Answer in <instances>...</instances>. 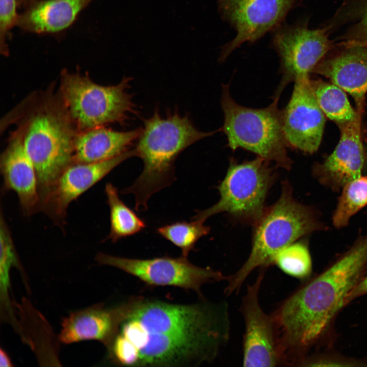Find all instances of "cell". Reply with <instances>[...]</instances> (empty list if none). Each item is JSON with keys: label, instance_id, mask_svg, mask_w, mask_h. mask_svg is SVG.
Instances as JSON below:
<instances>
[{"label": "cell", "instance_id": "cell-18", "mask_svg": "<svg viewBox=\"0 0 367 367\" xmlns=\"http://www.w3.org/2000/svg\"><path fill=\"white\" fill-rule=\"evenodd\" d=\"M93 0H30L16 25L36 34H54L69 27Z\"/></svg>", "mask_w": 367, "mask_h": 367}, {"label": "cell", "instance_id": "cell-21", "mask_svg": "<svg viewBox=\"0 0 367 367\" xmlns=\"http://www.w3.org/2000/svg\"><path fill=\"white\" fill-rule=\"evenodd\" d=\"M105 193L110 209V231L106 240L115 243L141 231L146 223L120 199L117 188L106 185Z\"/></svg>", "mask_w": 367, "mask_h": 367}, {"label": "cell", "instance_id": "cell-27", "mask_svg": "<svg viewBox=\"0 0 367 367\" xmlns=\"http://www.w3.org/2000/svg\"><path fill=\"white\" fill-rule=\"evenodd\" d=\"M17 0H0V49L4 55L8 53L6 37L10 30L16 25Z\"/></svg>", "mask_w": 367, "mask_h": 367}, {"label": "cell", "instance_id": "cell-22", "mask_svg": "<svg viewBox=\"0 0 367 367\" xmlns=\"http://www.w3.org/2000/svg\"><path fill=\"white\" fill-rule=\"evenodd\" d=\"M317 102L328 118L339 125L354 120L358 111L350 104L345 91L336 85L310 81Z\"/></svg>", "mask_w": 367, "mask_h": 367}, {"label": "cell", "instance_id": "cell-25", "mask_svg": "<svg viewBox=\"0 0 367 367\" xmlns=\"http://www.w3.org/2000/svg\"><path fill=\"white\" fill-rule=\"evenodd\" d=\"M275 264L285 273L303 279L312 271V261L307 246L302 242H295L287 246L276 255Z\"/></svg>", "mask_w": 367, "mask_h": 367}, {"label": "cell", "instance_id": "cell-16", "mask_svg": "<svg viewBox=\"0 0 367 367\" xmlns=\"http://www.w3.org/2000/svg\"><path fill=\"white\" fill-rule=\"evenodd\" d=\"M335 53L324 58L313 68L314 72L349 93L357 110L362 111L367 92V46L336 44Z\"/></svg>", "mask_w": 367, "mask_h": 367}, {"label": "cell", "instance_id": "cell-13", "mask_svg": "<svg viewBox=\"0 0 367 367\" xmlns=\"http://www.w3.org/2000/svg\"><path fill=\"white\" fill-rule=\"evenodd\" d=\"M296 0H220L224 16L235 27L237 35L223 49L224 61L246 41H254L278 24Z\"/></svg>", "mask_w": 367, "mask_h": 367}, {"label": "cell", "instance_id": "cell-28", "mask_svg": "<svg viewBox=\"0 0 367 367\" xmlns=\"http://www.w3.org/2000/svg\"><path fill=\"white\" fill-rule=\"evenodd\" d=\"M302 366H366L367 359H355L335 354H321L306 358Z\"/></svg>", "mask_w": 367, "mask_h": 367}, {"label": "cell", "instance_id": "cell-31", "mask_svg": "<svg viewBox=\"0 0 367 367\" xmlns=\"http://www.w3.org/2000/svg\"><path fill=\"white\" fill-rule=\"evenodd\" d=\"M19 6L24 7L30 0H17Z\"/></svg>", "mask_w": 367, "mask_h": 367}, {"label": "cell", "instance_id": "cell-14", "mask_svg": "<svg viewBox=\"0 0 367 367\" xmlns=\"http://www.w3.org/2000/svg\"><path fill=\"white\" fill-rule=\"evenodd\" d=\"M138 300L135 298L114 308L97 304L72 312L63 319L59 339L65 344L95 340L109 348L121 324Z\"/></svg>", "mask_w": 367, "mask_h": 367}, {"label": "cell", "instance_id": "cell-11", "mask_svg": "<svg viewBox=\"0 0 367 367\" xmlns=\"http://www.w3.org/2000/svg\"><path fill=\"white\" fill-rule=\"evenodd\" d=\"M136 156L135 148L112 159L95 163H72L57 178L41 199L40 209L61 223L69 204L101 180L118 165Z\"/></svg>", "mask_w": 367, "mask_h": 367}, {"label": "cell", "instance_id": "cell-7", "mask_svg": "<svg viewBox=\"0 0 367 367\" xmlns=\"http://www.w3.org/2000/svg\"><path fill=\"white\" fill-rule=\"evenodd\" d=\"M270 163L259 156L242 163L231 159L225 176L218 187L219 201L198 212L192 219L204 222L211 216L226 213L254 225L266 208V197L275 179Z\"/></svg>", "mask_w": 367, "mask_h": 367}, {"label": "cell", "instance_id": "cell-9", "mask_svg": "<svg viewBox=\"0 0 367 367\" xmlns=\"http://www.w3.org/2000/svg\"><path fill=\"white\" fill-rule=\"evenodd\" d=\"M325 27L309 29L301 24L278 32L274 42L281 61V81L273 97H280L285 87L298 77L308 75L336 45Z\"/></svg>", "mask_w": 367, "mask_h": 367}, {"label": "cell", "instance_id": "cell-19", "mask_svg": "<svg viewBox=\"0 0 367 367\" xmlns=\"http://www.w3.org/2000/svg\"><path fill=\"white\" fill-rule=\"evenodd\" d=\"M140 132L141 128L119 132L104 126L79 132L74 140L73 162L95 163L115 158L128 150Z\"/></svg>", "mask_w": 367, "mask_h": 367}, {"label": "cell", "instance_id": "cell-17", "mask_svg": "<svg viewBox=\"0 0 367 367\" xmlns=\"http://www.w3.org/2000/svg\"><path fill=\"white\" fill-rule=\"evenodd\" d=\"M358 111L354 120L339 125V142L322 167L326 178L336 186H344L361 176L364 164L360 131L362 111Z\"/></svg>", "mask_w": 367, "mask_h": 367}, {"label": "cell", "instance_id": "cell-10", "mask_svg": "<svg viewBox=\"0 0 367 367\" xmlns=\"http://www.w3.org/2000/svg\"><path fill=\"white\" fill-rule=\"evenodd\" d=\"M265 269L247 286L240 307L245 322L243 364L244 366L282 365L279 342L273 317L266 313L258 300Z\"/></svg>", "mask_w": 367, "mask_h": 367}, {"label": "cell", "instance_id": "cell-29", "mask_svg": "<svg viewBox=\"0 0 367 367\" xmlns=\"http://www.w3.org/2000/svg\"><path fill=\"white\" fill-rule=\"evenodd\" d=\"M367 295V271L346 298L345 307L353 301Z\"/></svg>", "mask_w": 367, "mask_h": 367}, {"label": "cell", "instance_id": "cell-24", "mask_svg": "<svg viewBox=\"0 0 367 367\" xmlns=\"http://www.w3.org/2000/svg\"><path fill=\"white\" fill-rule=\"evenodd\" d=\"M158 233L181 249L182 255L187 257L195 248L197 241L207 235L209 228L204 221L193 220L191 222L178 221L159 227Z\"/></svg>", "mask_w": 367, "mask_h": 367}, {"label": "cell", "instance_id": "cell-4", "mask_svg": "<svg viewBox=\"0 0 367 367\" xmlns=\"http://www.w3.org/2000/svg\"><path fill=\"white\" fill-rule=\"evenodd\" d=\"M319 225L310 208L294 198L290 184L282 183L279 199L266 207L254 225L250 255L236 273L227 276L225 294L230 295L238 292L252 271L274 264L280 251L317 229Z\"/></svg>", "mask_w": 367, "mask_h": 367}, {"label": "cell", "instance_id": "cell-5", "mask_svg": "<svg viewBox=\"0 0 367 367\" xmlns=\"http://www.w3.org/2000/svg\"><path fill=\"white\" fill-rule=\"evenodd\" d=\"M279 98L261 109L239 104L232 98L229 85H222L221 104L224 114L221 131L225 134L227 146L234 151L243 148L277 167L289 170L292 161L289 156V147L282 124V110L278 108Z\"/></svg>", "mask_w": 367, "mask_h": 367}, {"label": "cell", "instance_id": "cell-1", "mask_svg": "<svg viewBox=\"0 0 367 367\" xmlns=\"http://www.w3.org/2000/svg\"><path fill=\"white\" fill-rule=\"evenodd\" d=\"M366 271L367 235L281 302L272 315L285 365L298 366L330 344L335 320Z\"/></svg>", "mask_w": 367, "mask_h": 367}, {"label": "cell", "instance_id": "cell-23", "mask_svg": "<svg viewBox=\"0 0 367 367\" xmlns=\"http://www.w3.org/2000/svg\"><path fill=\"white\" fill-rule=\"evenodd\" d=\"M367 205V175L361 176L343 186L332 218L337 228L346 226L350 218Z\"/></svg>", "mask_w": 367, "mask_h": 367}, {"label": "cell", "instance_id": "cell-3", "mask_svg": "<svg viewBox=\"0 0 367 367\" xmlns=\"http://www.w3.org/2000/svg\"><path fill=\"white\" fill-rule=\"evenodd\" d=\"M135 148L143 163V170L123 194L135 196V209L146 210L154 193L175 180L174 163L179 154L190 145L217 133L198 130L187 115L177 112L162 117L158 110L145 119Z\"/></svg>", "mask_w": 367, "mask_h": 367}, {"label": "cell", "instance_id": "cell-15", "mask_svg": "<svg viewBox=\"0 0 367 367\" xmlns=\"http://www.w3.org/2000/svg\"><path fill=\"white\" fill-rule=\"evenodd\" d=\"M0 167L5 189L15 192L27 215L40 209L41 197L34 165L24 145L21 131L12 133L1 155Z\"/></svg>", "mask_w": 367, "mask_h": 367}, {"label": "cell", "instance_id": "cell-8", "mask_svg": "<svg viewBox=\"0 0 367 367\" xmlns=\"http://www.w3.org/2000/svg\"><path fill=\"white\" fill-rule=\"evenodd\" d=\"M95 259L99 264L118 268L148 284L193 290L200 295L203 284L227 278L220 271L192 264L182 255L137 259L99 253Z\"/></svg>", "mask_w": 367, "mask_h": 367}, {"label": "cell", "instance_id": "cell-30", "mask_svg": "<svg viewBox=\"0 0 367 367\" xmlns=\"http://www.w3.org/2000/svg\"><path fill=\"white\" fill-rule=\"evenodd\" d=\"M13 366L12 361L7 352L2 348L0 349V366L9 367Z\"/></svg>", "mask_w": 367, "mask_h": 367}, {"label": "cell", "instance_id": "cell-2", "mask_svg": "<svg viewBox=\"0 0 367 367\" xmlns=\"http://www.w3.org/2000/svg\"><path fill=\"white\" fill-rule=\"evenodd\" d=\"M3 122L4 129L13 124L21 131L36 170L41 198L73 162L74 143L78 131L63 100L52 85L28 95Z\"/></svg>", "mask_w": 367, "mask_h": 367}, {"label": "cell", "instance_id": "cell-12", "mask_svg": "<svg viewBox=\"0 0 367 367\" xmlns=\"http://www.w3.org/2000/svg\"><path fill=\"white\" fill-rule=\"evenodd\" d=\"M291 98L282 110L283 129L289 147L307 153L317 151L325 119L314 96L309 76L297 78Z\"/></svg>", "mask_w": 367, "mask_h": 367}, {"label": "cell", "instance_id": "cell-20", "mask_svg": "<svg viewBox=\"0 0 367 367\" xmlns=\"http://www.w3.org/2000/svg\"><path fill=\"white\" fill-rule=\"evenodd\" d=\"M324 27L330 34L345 28L338 44L367 46V0H344Z\"/></svg>", "mask_w": 367, "mask_h": 367}, {"label": "cell", "instance_id": "cell-26", "mask_svg": "<svg viewBox=\"0 0 367 367\" xmlns=\"http://www.w3.org/2000/svg\"><path fill=\"white\" fill-rule=\"evenodd\" d=\"M0 228L1 287L2 290L7 291L9 287V270L11 267L17 266L19 262L10 233L2 212Z\"/></svg>", "mask_w": 367, "mask_h": 367}, {"label": "cell", "instance_id": "cell-6", "mask_svg": "<svg viewBox=\"0 0 367 367\" xmlns=\"http://www.w3.org/2000/svg\"><path fill=\"white\" fill-rule=\"evenodd\" d=\"M131 78L115 85L94 83L88 74L62 71L58 92L78 132L112 123L123 124L136 112L128 92Z\"/></svg>", "mask_w": 367, "mask_h": 367}]
</instances>
